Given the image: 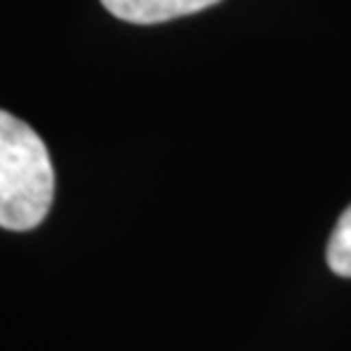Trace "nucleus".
Returning a JSON list of instances; mask_svg holds the SVG:
<instances>
[{
  "mask_svg": "<svg viewBox=\"0 0 351 351\" xmlns=\"http://www.w3.org/2000/svg\"><path fill=\"white\" fill-rule=\"evenodd\" d=\"M55 169L45 141L24 120L0 110V226L29 232L52 206Z\"/></svg>",
  "mask_w": 351,
  "mask_h": 351,
  "instance_id": "obj_1",
  "label": "nucleus"
},
{
  "mask_svg": "<svg viewBox=\"0 0 351 351\" xmlns=\"http://www.w3.org/2000/svg\"><path fill=\"white\" fill-rule=\"evenodd\" d=\"M328 268L341 278H351V206L341 213L339 224L328 239Z\"/></svg>",
  "mask_w": 351,
  "mask_h": 351,
  "instance_id": "obj_3",
  "label": "nucleus"
},
{
  "mask_svg": "<svg viewBox=\"0 0 351 351\" xmlns=\"http://www.w3.org/2000/svg\"><path fill=\"white\" fill-rule=\"evenodd\" d=\"M221 0H101L107 11L128 24H162L211 8Z\"/></svg>",
  "mask_w": 351,
  "mask_h": 351,
  "instance_id": "obj_2",
  "label": "nucleus"
}]
</instances>
